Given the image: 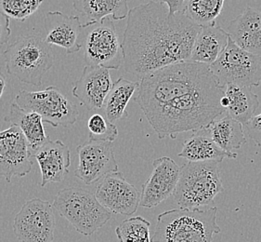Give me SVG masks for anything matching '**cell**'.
Here are the masks:
<instances>
[{
  "mask_svg": "<svg viewBox=\"0 0 261 242\" xmlns=\"http://www.w3.org/2000/svg\"><path fill=\"white\" fill-rule=\"evenodd\" d=\"M200 29L183 11L172 14L159 1L134 7L122 41L125 71L141 79L168 65L188 62Z\"/></svg>",
  "mask_w": 261,
  "mask_h": 242,
  "instance_id": "1",
  "label": "cell"
},
{
  "mask_svg": "<svg viewBox=\"0 0 261 242\" xmlns=\"http://www.w3.org/2000/svg\"><path fill=\"white\" fill-rule=\"evenodd\" d=\"M224 89L215 81L144 115L159 139H175L178 133L203 129L224 114L226 109L220 104L225 95Z\"/></svg>",
  "mask_w": 261,
  "mask_h": 242,
  "instance_id": "2",
  "label": "cell"
},
{
  "mask_svg": "<svg viewBox=\"0 0 261 242\" xmlns=\"http://www.w3.org/2000/svg\"><path fill=\"white\" fill-rule=\"evenodd\" d=\"M215 81L210 65L192 61L175 63L143 77L135 101L145 114Z\"/></svg>",
  "mask_w": 261,
  "mask_h": 242,
  "instance_id": "3",
  "label": "cell"
},
{
  "mask_svg": "<svg viewBox=\"0 0 261 242\" xmlns=\"http://www.w3.org/2000/svg\"><path fill=\"white\" fill-rule=\"evenodd\" d=\"M217 214L216 206L164 211L157 217L151 242H212L214 235L221 232Z\"/></svg>",
  "mask_w": 261,
  "mask_h": 242,
  "instance_id": "4",
  "label": "cell"
},
{
  "mask_svg": "<svg viewBox=\"0 0 261 242\" xmlns=\"http://www.w3.org/2000/svg\"><path fill=\"white\" fill-rule=\"evenodd\" d=\"M218 167L219 163L214 161H188L183 165L174 193L180 209L215 207V198L224 191Z\"/></svg>",
  "mask_w": 261,
  "mask_h": 242,
  "instance_id": "5",
  "label": "cell"
},
{
  "mask_svg": "<svg viewBox=\"0 0 261 242\" xmlns=\"http://www.w3.org/2000/svg\"><path fill=\"white\" fill-rule=\"evenodd\" d=\"M6 68L8 73L21 82L41 86L44 75L54 64L51 45L36 36L21 37L6 50Z\"/></svg>",
  "mask_w": 261,
  "mask_h": 242,
  "instance_id": "6",
  "label": "cell"
},
{
  "mask_svg": "<svg viewBox=\"0 0 261 242\" xmlns=\"http://www.w3.org/2000/svg\"><path fill=\"white\" fill-rule=\"evenodd\" d=\"M53 207L86 237L106 225L112 212L105 209L96 196L81 187H68L58 192Z\"/></svg>",
  "mask_w": 261,
  "mask_h": 242,
  "instance_id": "7",
  "label": "cell"
},
{
  "mask_svg": "<svg viewBox=\"0 0 261 242\" xmlns=\"http://www.w3.org/2000/svg\"><path fill=\"white\" fill-rule=\"evenodd\" d=\"M210 69L219 84L258 87L261 82V57L248 53L229 39L227 47Z\"/></svg>",
  "mask_w": 261,
  "mask_h": 242,
  "instance_id": "8",
  "label": "cell"
},
{
  "mask_svg": "<svg viewBox=\"0 0 261 242\" xmlns=\"http://www.w3.org/2000/svg\"><path fill=\"white\" fill-rule=\"evenodd\" d=\"M15 103L24 110L36 112L45 123L55 128L72 126L79 118L77 107L54 86L38 91L21 90Z\"/></svg>",
  "mask_w": 261,
  "mask_h": 242,
  "instance_id": "9",
  "label": "cell"
},
{
  "mask_svg": "<svg viewBox=\"0 0 261 242\" xmlns=\"http://www.w3.org/2000/svg\"><path fill=\"white\" fill-rule=\"evenodd\" d=\"M84 56L90 66L120 68L124 63L123 46L112 17H106L89 32L84 43Z\"/></svg>",
  "mask_w": 261,
  "mask_h": 242,
  "instance_id": "10",
  "label": "cell"
},
{
  "mask_svg": "<svg viewBox=\"0 0 261 242\" xmlns=\"http://www.w3.org/2000/svg\"><path fill=\"white\" fill-rule=\"evenodd\" d=\"M53 207L47 200H27L17 213L13 232L21 242H53L56 220Z\"/></svg>",
  "mask_w": 261,
  "mask_h": 242,
  "instance_id": "11",
  "label": "cell"
},
{
  "mask_svg": "<svg viewBox=\"0 0 261 242\" xmlns=\"http://www.w3.org/2000/svg\"><path fill=\"white\" fill-rule=\"evenodd\" d=\"M33 157L27 138L17 126L0 132V176L11 183L31 172Z\"/></svg>",
  "mask_w": 261,
  "mask_h": 242,
  "instance_id": "12",
  "label": "cell"
},
{
  "mask_svg": "<svg viewBox=\"0 0 261 242\" xmlns=\"http://www.w3.org/2000/svg\"><path fill=\"white\" fill-rule=\"evenodd\" d=\"M79 167L74 176L86 184H93L107 174L118 172L113 142L88 141L76 148Z\"/></svg>",
  "mask_w": 261,
  "mask_h": 242,
  "instance_id": "13",
  "label": "cell"
},
{
  "mask_svg": "<svg viewBox=\"0 0 261 242\" xmlns=\"http://www.w3.org/2000/svg\"><path fill=\"white\" fill-rule=\"evenodd\" d=\"M95 196L105 209L125 216L134 214L141 202L140 191L129 184L120 172L103 177L97 186Z\"/></svg>",
  "mask_w": 261,
  "mask_h": 242,
  "instance_id": "14",
  "label": "cell"
},
{
  "mask_svg": "<svg viewBox=\"0 0 261 242\" xmlns=\"http://www.w3.org/2000/svg\"><path fill=\"white\" fill-rule=\"evenodd\" d=\"M181 167L172 158L162 157L155 159L149 179L141 186L140 206L147 209L155 208L174 195Z\"/></svg>",
  "mask_w": 261,
  "mask_h": 242,
  "instance_id": "15",
  "label": "cell"
},
{
  "mask_svg": "<svg viewBox=\"0 0 261 242\" xmlns=\"http://www.w3.org/2000/svg\"><path fill=\"white\" fill-rule=\"evenodd\" d=\"M113 85L109 69L87 65L73 83L72 93L89 110H101Z\"/></svg>",
  "mask_w": 261,
  "mask_h": 242,
  "instance_id": "16",
  "label": "cell"
},
{
  "mask_svg": "<svg viewBox=\"0 0 261 242\" xmlns=\"http://www.w3.org/2000/svg\"><path fill=\"white\" fill-rule=\"evenodd\" d=\"M82 21L79 16H68L62 11H48L45 15L46 42L63 47L67 54L77 53L82 47Z\"/></svg>",
  "mask_w": 261,
  "mask_h": 242,
  "instance_id": "17",
  "label": "cell"
},
{
  "mask_svg": "<svg viewBox=\"0 0 261 242\" xmlns=\"http://www.w3.org/2000/svg\"><path fill=\"white\" fill-rule=\"evenodd\" d=\"M41 171V186L49 183H61L69 174L71 154L62 141L49 140L33 154Z\"/></svg>",
  "mask_w": 261,
  "mask_h": 242,
  "instance_id": "18",
  "label": "cell"
},
{
  "mask_svg": "<svg viewBox=\"0 0 261 242\" xmlns=\"http://www.w3.org/2000/svg\"><path fill=\"white\" fill-rule=\"evenodd\" d=\"M227 32L236 45L261 57L260 10L247 6L242 14L229 22Z\"/></svg>",
  "mask_w": 261,
  "mask_h": 242,
  "instance_id": "19",
  "label": "cell"
},
{
  "mask_svg": "<svg viewBox=\"0 0 261 242\" xmlns=\"http://www.w3.org/2000/svg\"><path fill=\"white\" fill-rule=\"evenodd\" d=\"M230 39V35L215 25L201 27L193 44L192 62L211 65L218 60Z\"/></svg>",
  "mask_w": 261,
  "mask_h": 242,
  "instance_id": "20",
  "label": "cell"
},
{
  "mask_svg": "<svg viewBox=\"0 0 261 242\" xmlns=\"http://www.w3.org/2000/svg\"><path fill=\"white\" fill-rule=\"evenodd\" d=\"M73 10L81 14L82 27H91L106 17L123 20L128 15L127 0H73Z\"/></svg>",
  "mask_w": 261,
  "mask_h": 242,
  "instance_id": "21",
  "label": "cell"
},
{
  "mask_svg": "<svg viewBox=\"0 0 261 242\" xmlns=\"http://www.w3.org/2000/svg\"><path fill=\"white\" fill-rule=\"evenodd\" d=\"M190 162L214 161L220 163L225 158L234 159L237 154L225 152L212 140L204 129L194 132L193 135L183 143L182 150L178 155Z\"/></svg>",
  "mask_w": 261,
  "mask_h": 242,
  "instance_id": "22",
  "label": "cell"
},
{
  "mask_svg": "<svg viewBox=\"0 0 261 242\" xmlns=\"http://www.w3.org/2000/svg\"><path fill=\"white\" fill-rule=\"evenodd\" d=\"M4 120L21 130L27 138L32 155L50 140L45 132L42 116L36 112L22 109L16 103L11 104L10 113Z\"/></svg>",
  "mask_w": 261,
  "mask_h": 242,
  "instance_id": "23",
  "label": "cell"
},
{
  "mask_svg": "<svg viewBox=\"0 0 261 242\" xmlns=\"http://www.w3.org/2000/svg\"><path fill=\"white\" fill-rule=\"evenodd\" d=\"M209 136L225 152L232 154L246 143L244 126L228 114L203 128Z\"/></svg>",
  "mask_w": 261,
  "mask_h": 242,
  "instance_id": "24",
  "label": "cell"
},
{
  "mask_svg": "<svg viewBox=\"0 0 261 242\" xmlns=\"http://www.w3.org/2000/svg\"><path fill=\"white\" fill-rule=\"evenodd\" d=\"M225 95L229 99L227 114L244 126L253 116L259 106L258 96L249 87L228 85Z\"/></svg>",
  "mask_w": 261,
  "mask_h": 242,
  "instance_id": "25",
  "label": "cell"
},
{
  "mask_svg": "<svg viewBox=\"0 0 261 242\" xmlns=\"http://www.w3.org/2000/svg\"><path fill=\"white\" fill-rule=\"evenodd\" d=\"M139 87L140 83L124 78L117 79L114 83L101 108L112 123L125 116V108Z\"/></svg>",
  "mask_w": 261,
  "mask_h": 242,
  "instance_id": "26",
  "label": "cell"
},
{
  "mask_svg": "<svg viewBox=\"0 0 261 242\" xmlns=\"http://www.w3.org/2000/svg\"><path fill=\"white\" fill-rule=\"evenodd\" d=\"M225 0H186L183 12L200 27L216 23L223 9Z\"/></svg>",
  "mask_w": 261,
  "mask_h": 242,
  "instance_id": "27",
  "label": "cell"
},
{
  "mask_svg": "<svg viewBox=\"0 0 261 242\" xmlns=\"http://www.w3.org/2000/svg\"><path fill=\"white\" fill-rule=\"evenodd\" d=\"M151 223L141 216L131 217L122 222L115 229L120 242H151Z\"/></svg>",
  "mask_w": 261,
  "mask_h": 242,
  "instance_id": "28",
  "label": "cell"
},
{
  "mask_svg": "<svg viewBox=\"0 0 261 242\" xmlns=\"http://www.w3.org/2000/svg\"><path fill=\"white\" fill-rule=\"evenodd\" d=\"M88 129L89 141L113 142L118 135L117 128L108 119L103 111L96 112L89 117Z\"/></svg>",
  "mask_w": 261,
  "mask_h": 242,
  "instance_id": "29",
  "label": "cell"
},
{
  "mask_svg": "<svg viewBox=\"0 0 261 242\" xmlns=\"http://www.w3.org/2000/svg\"><path fill=\"white\" fill-rule=\"evenodd\" d=\"M44 0H0V11L10 19L23 21L39 9Z\"/></svg>",
  "mask_w": 261,
  "mask_h": 242,
  "instance_id": "30",
  "label": "cell"
},
{
  "mask_svg": "<svg viewBox=\"0 0 261 242\" xmlns=\"http://www.w3.org/2000/svg\"><path fill=\"white\" fill-rule=\"evenodd\" d=\"M246 133L256 147H261V113L254 116L250 120L244 125Z\"/></svg>",
  "mask_w": 261,
  "mask_h": 242,
  "instance_id": "31",
  "label": "cell"
},
{
  "mask_svg": "<svg viewBox=\"0 0 261 242\" xmlns=\"http://www.w3.org/2000/svg\"><path fill=\"white\" fill-rule=\"evenodd\" d=\"M11 34L10 18L0 11V47L9 42Z\"/></svg>",
  "mask_w": 261,
  "mask_h": 242,
  "instance_id": "32",
  "label": "cell"
},
{
  "mask_svg": "<svg viewBox=\"0 0 261 242\" xmlns=\"http://www.w3.org/2000/svg\"><path fill=\"white\" fill-rule=\"evenodd\" d=\"M159 2L164 3L168 7L170 13H176L178 11H182L184 4L186 0H158Z\"/></svg>",
  "mask_w": 261,
  "mask_h": 242,
  "instance_id": "33",
  "label": "cell"
},
{
  "mask_svg": "<svg viewBox=\"0 0 261 242\" xmlns=\"http://www.w3.org/2000/svg\"><path fill=\"white\" fill-rule=\"evenodd\" d=\"M6 88V78L4 75L2 74L1 72H0V99H1V97H2V95H3V92H4V90H5Z\"/></svg>",
  "mask_w": 261,
  "mask_h": 242,
  "instance_id": "34",
  "label": "cell"
}]
</instances>
